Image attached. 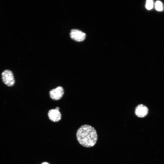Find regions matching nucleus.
I'll return each mask as SVG.
<instances>
[{
	"label": "nucleus",
	"mask_w": 164,
	"mask_h": 164,
	"mask_svg": "<svg viewBox=\"0 0 164 164\" xmlns=\"http://www.w3.org/2000/svg\"><path fill=\"white\" fill-rule=\"evenodd\" d=\"M70 35L71 39L77 42H81L84 40L86 36L85 33L77 29L71 30Z\"/></svg>",
	"instance_id": "5"
},
{
	"label": "nucleus",
	"mask_w": 164,
	"mask_h": 164,
	"mask_svg": "<svg viewBox=\"0 0 164 164\" xmlns=\"http://www.w3.org/2000/svg\"><path fill=\"white\" fill-rule=\"evenodd\" d=\"M148 109L143 104L138 105L135 109V114L138 117L143 118L146 116L148 113Z\"/></svg>",
	"instance_id": "6"
},
{
	"label": "nucleus",
	"mask_w": 164,
	"mask_h": 164,
	"mask_svg": "<svg viewBox=\"0 0 164 164\" xmlns=\"http://www.w3.org/2000/svg\"><path fill=\"white\" fill-rule=\"evenodd\" d=\"M2 79L4 83L8 87L12 86L15 84L14 75L10 70H4L2 73Z\"/></svg>",
	"instance_id": "2"
},
{
	"label": "nucleus",
	"mask_w": 164,
	"mask_h": 164,
	"mask_svg": "<svg viewBox=\"0 0 164 164\" xmlns=\"http://www.w3.org/2000/svg\"><path fill=\"white\" fill-rule=\"evenodd\" d=\"M155 8L158 11H162V2L160 1H157L155 4Z\"/></svg>",
	"instance_id": "7"
},
{
	"label": "nucleus",
	"mask_w": 164,
	"mask_h": 164,
	"mask_svg": "<svg viewBox=\"0 0 164 164\" xmlns=\"http://www.w3.org/2000/svg\"><path fill=\"white\" fill-rule=\"evenodd\" d=\"M60 108L56 107L55 109L50 110L48 113V115L51 121L56 122L60 121L61 118V114L59 111Z\"/></svg>",
	"instance_id": "4"
},
{
	"label": "nucleus",
	"mask_w": 164,
	"mask_h": 164,
	"mask_svg": "<svg viewBox=\"0 0 164 164\" xmlns=\"http://www.w3.org/2000/svg\"><path fill=\"white\" fill-rule=\"evenodd\" d=\"M41 164H50L47 162H43Z\"/></svg>",
	"instance_id": "9"
},
{
	"label": "nucleus",
	"mask_w": 164,
	"mask_h": 164,
	"mask_svg": "<svg viewBox=\"0 0 164 164\" xmlns=\"http://www.w3.org/2000/svg\"><path fill=\"white\" fill-rule=\"evenodd\" d=\"M153 6V2L152 0H148L146 1L145 7L148 10L151 9Z\"/></svg>",
	"instance_id": "8"
},
{
	"label": "nucleus",
	"mask_w": 164,
	"mask_h": 164,
	"mask_svg": "<svg viewBox=\"0 0 164 164\" xmlns=\"http://www.w3.org/2000/svg\"><path fill=\"white\" fill-rule=\"evenodd\" d=\"M64 94L63 88L60 86L52 89L49 91L50 98L54 100H58L60 99L62 97Z\"/></svg>",
	"instance_id": "3"
},
{
	"label": "nucleus",
	"mask_w": 164,
	"mask_h": 164,
	"mask_svg": "<svg viewBox=\"0 0 164 164\" xmlns=\"http://www.w3.org/2000/svg\"><path fill=\"white\" fill-rule=\"evenodd\" d=\"M76 137L79 143L85 147L94 146L97 140V135L95 128L92 126L84 125L78 129Z\"/></svg>",
	"instance_id": "1"
}]
</instances>
